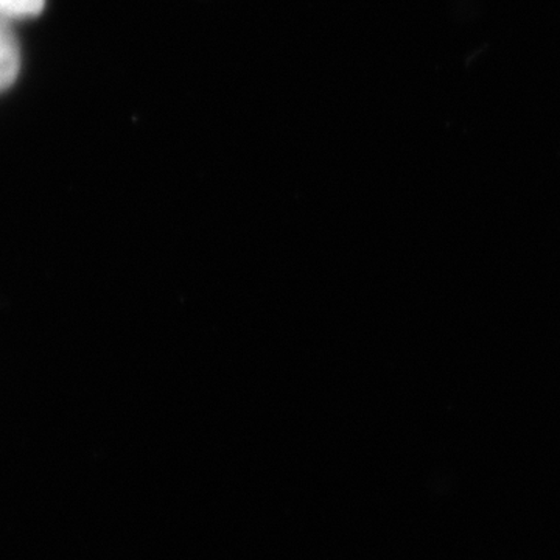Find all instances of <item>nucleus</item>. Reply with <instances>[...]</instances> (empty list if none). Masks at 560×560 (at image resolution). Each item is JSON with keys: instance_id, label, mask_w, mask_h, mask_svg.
<instances>
[{"instance_id": "nucleus-1", "label": "nucleus", "mask_w": 560, "mask_h": 560, "mask_svg": "<svg viewBox=\"0 0 560 560\" xmlns=\"http://www.w3.org/2000/svg\"><path fill=\"white\" fill-rule=\"evenodd\" d=\"M21 70V49L5 18L0 16V92L9 90Z\"/></svg>"}, {"instance_id": "nucleus-2", "label": "nucleus", "mask_w": 560, "mask_h": 560, "mask_svg": "<svg viewBox=\"0 0 560 560\" xmlns=\"http://www.w3.org/2000/svg\"><path fill=\"white\" fill-rule=\"evenodd\" d=\"M46 0H0V16L5 20H27L43 13Z\"/></svg>"}]
</instances>
